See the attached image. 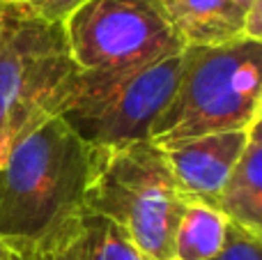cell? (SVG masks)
<instances>
[{
  "mask_svg": "<svg viewBox=\"0 0 262 260\" xmlns=\"http://www.w3.org/2000/svg\"><path fill=\"white\" fill-rule=\"evenodd\" d=\"M90 147L60 115L39 120L0 164V242L41 251L83 214Z\"/></svg>",
  "mask_w": 262,
  "mask_h": 260,
  "instance_id": "6da1fadb",
  "label": "cell"
},
{
  "mask_svg": "<svg viewBox=\"0 0 262 260\" xmlns=\"http://www.w3.org/2000/svg\"><path fill=\"white\" fill-rule=\"evenodd\" d=\"M184 205L186 196L159 145L90 147L83 212L115 224L145 260H172Z\"/></svg>",
  "mask_w": 262,
  "mask_h": 260,
  "instance_id": "7a4b0ae2",
  "label": "cell"
},
{
  "mask_svg": "<svg viewBox=\"0 0 262 260\" xmlns=\"http://www.w3.org/2000/svg\"><path fill=\"white\" fill-rule=\"evenodd\" d=\"M262 46L237 39L221 46H186L170 101L149 127L159 147L207 134L249 129L262 118Z\"/></svg>",
  "mask_w": 262,
  "mask_h": 260,
  "instance_id": "3957f363",
  "label": "cell"
},
{
  "mask_svg": "<svg viewBox=\"0 0 262 260\" xmlns=\"http://www.w3.org/2000/svg\"><path fill=\"white\" fill-rule=\"evenodd\" d=\"M76 72L62 23L0 0V164L26 129L58 115Z\"/></svg>",
  "mask_w": 262,
  "mask_h": 260,
  "instance_id": "277c9868",
  "label": "cell"
},
{
  "mask_svg": "<svg viewBox=\"0 0 262 260\" xmlns=\"http://www.w3.org/2000/svg\"><path fill=\"white\" fill-rule=\"evenodd\" d=\"M184 51L143 67L76 72L58 115L88 147L147 141L149 127L170 101Z\"/></svg>",
  "mask_w": 262,
  "mask_h": 260,
  "instance_id": "5b68a950",
  "label": "cell"
},
{
  "mask_svg": "<svg viewBox=\"0 0 262 260\" xmlns=\"http://www.w3.org/2000/svg\"><path fill=\"white\" fill-rule=\"evenodd\" d=\"M62 28L78 72L143 67L186 49L166 0H85Z\"/></svg>",
  "mask_w": 262,
  "mask_h": 260,
  "instance_id": "8992f818",
  "label": "cell"
},
{
  "mask_svg": "<svg viewBox=\"0 0 262 260\" xmlns=\"http://www.w3.org/2000/svg\"><path fill=\"white\" fill-rule=\"evenodd\" d=\"M251 129V127H249ZM249 129L221 132L161 147L170 164L180 191L186 198L207 203L214 207L232 166L237 164L249 138Z\"/></svg>",
  "mask_w": 262,
  "mask_h": 260,
  "instance_id": "52a82bcc",
  "label": "cell"
},
{
  "mask_svg": "<svg viewBox=\"0 0 262 260\" xmlns=\"http://www.w3.org/2000/svg\"><path fill=\"white\" fill-rule=\"evenodd\" d=\"M214 207L228 221L262 235V118L251 124L246 145Z\"/></svg>",
  "mask_w": 262,
  "mask_h": 260,
  "instance_id": "ba28073f",
  "label": "cell"
},
{
  "mask_svg": "<svg viewBox=\"0 0 262 260\" xmlns=\"http://www.w3.org/2000/svg\"><path fill=\"white\" fill-rule=\"evenodd\" d=\"M184 46H221L246 39V9L237 0H166Z\"/></svg>",
  "mask_w": 262,
  "mask_h": 260,
  "instance_id": "9c48e42d",
  "label": "cell"
},
{
  "mask_svg": "<svg viewBox=\"0 0 262 260\" xmlns=\"http://www.w3.org/2000/svg\"><path fill=\"white\" fill-rule=\"evenodd\" d=\"M51 247L60 260H145L118 226L88 212Z\"/></svg>",
  "mask_w": 262,
  "mask_h": 260,
  "instance_id": "30bf717a",
  "label": "cell"
},
{
  "mask_svg": "<svg viewBox=\"0 0 262 260\" xmlns=\"http://www.w3.org/2000/svg\"><path fill=\"white\" fill-rule=\"evenodd\" d=\"M228 233V219L207 203L186 198L175 230L172 260H212L221 251Z\"/></svg>",
  "mask_w": 262,
  "mask_h": 260,
  "instance_id": "8fae6325",
  "label": "cell"
},
{
  "mask_svg": "<svg viewBox=\"0 0 262 260\" xmlns=\"http://www.w3.org/2000/svg\"><path fill=\"white\" fill-rule=\"evenodd\" d=\"M212 260H262V235L228 221L226 242Z\"/></svg>",
  "mask_w": 262,
  "mask_h": 260,
  "instance_id": "7c38bea8",
  "label": "cell"
},
{
  "mask_svg": "<svg viewBox=\"0 0 262 260\" xmlns=\"http://www.w3.org/2000/svg\"><path fill=\"white\" fill-rule=\"evenodd\" d=\"M18 3H23L30 9H35L39 16L46 18V21L64 23V18H67L76 7H81L85 0H18Z\"/></svg>",
  "mask_w": 262,
  "mask_h": 260,
  "instance_id": "4fadbf2b",
  "label": "cell"
},
{
  "mask_svg": "<svg viewBox=\"0 0 262 260\" xmlns=\"http://www.w3.org/2000/svg\"><path fill=\"white\" fill-rule=\"evenodd\" d=\"M0 260H60L53 247H46L41 251H30V249H14L0 242Z\"/></svg>",
  "mask_w": 262,
  "mask_h": 260,
  "instance_id": "5bb4252c",
  "label": "cell"
},
{
  "mask_svg": "<svg viewBox=\"0 0 262 260\" xmlns=\"http://www.w3.org/2000/svg\"><path fill=\"white\" fill-rule=\"evenodd\" d=\"M244 35L246 39H253V41L262 39V0H253L249 5V9H246Z\"/></svg>",
  "mask_w": 262,
  "mask_h": 260,
  "instance_id": "9a60e30c",
  "label": "cell"
},
{
  "mask_svg": "<svg viewBox=\"0 0 262 260\" xmlns=\"http://www.w3.org/2000/svg\"><path fill=\"white\" fill-rule=\"evenodd\" d=\"M237 3H239V5H242V7H244V9H249V5H251V3H253V0H237Z\"/></svg>",
  "mask_w": 262,
  "mask_h": 260,
  "instance_id": "2e32d148",
  "label": "cell"
}]
</instances>
